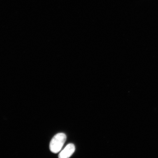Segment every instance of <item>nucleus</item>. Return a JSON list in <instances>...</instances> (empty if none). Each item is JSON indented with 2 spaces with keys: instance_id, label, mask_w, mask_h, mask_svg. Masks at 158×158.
Instances as JSON below:
<instances>
[{
  "instance_id": "1",
  "label": "nucleus",
  "mask_w": 158,
  "mask_h": 158,
  "mask_svg": "<svg viewBox=\"0 0 158 158\" xmlns=\"http://www.w3.org/2000/svg\"><path fill=\"white\" fill-rule=\"evenodd\" d=\"M66 136L63 133H59L55 135L51 139L49 148L52 152L57 153L60 152L66 140Z\"/></svg>"
},
{
  "instance_id": "2",
  "label": "nucleus",
  "mask_w": 158,
  "mask_h": 158,
  "mask_svg": "<svg viewBox=\"0 0 158 158\" xmlns=\"http://www.w3.org/2000/svg\"><path fill=\"white\" fill-rule=\"evenodd\" d=\"M75 151V147L74 144L69 143L59 153L58 157L60 158L70 157L73 154Z\"/></svg>"
}]
</instances>
